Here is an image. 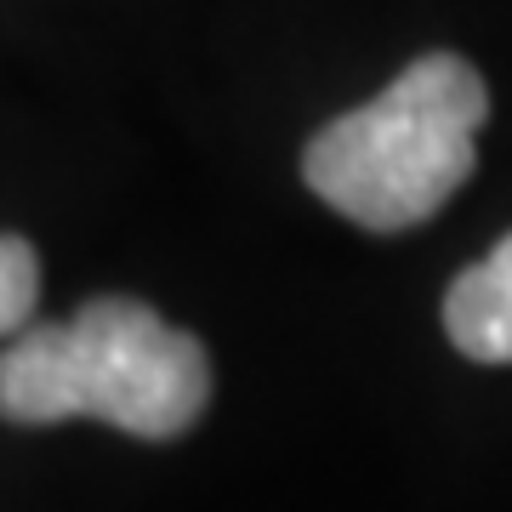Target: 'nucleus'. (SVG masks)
I'll return each mask as SVG.
<instances>
[{
    "instance_id": "f03ea898",
    "label": "nucleus",
    "mask_w": 512,
    "mask_h": 512,
    "mask_svg": "<svg viewBox=\"0 0 512 512\" xmlns=\"http://www.w3.org/2000/svg\"><path fill=\"white\" fill-rule=\"evenodd\" d=\"M484 114V74L456 52H427L302 148V183L370 234H404L473 177Z\"/></svg>"
},
{
    "instance_id": "7ed1b4c3",
    "label": "nucleus",
    "mask_w": 512,
    "mask_h": 512,
    "mask_svg": "<svg viewBox=\"0 0 512 512\" xmlns=\"http://www.w3.org/2000/svg\"><path fill=\"white\" fill-rule=\"evenodd\" d=\"M444 330L473 365H512V234L456 274L444 296Z\"/></svg>"
},
{
    "instance_id": "20e7f679",
    "label": "nucleus",
    "mask_w": 512,
    "mask_h": 512,
    "mask_svg": "<svg viewBox=\"0 0 512 512\" xmlns=\"http://www.w3.org/2000/svg\"><path fill=\"white\" fill-rule=\"evenodd\" d=\"M40 302V256L29 239L0 234V336H23Z\"/></svg>"
},
{
    "instance_id": "f257e3e1",
    "label": "nucleus",
    "mask_w": 512,
    "mask_h": 512,
    "mask_svg": "<svg viewBox=\"0 0 512 512\" xmlns=\"http://www.w3.org/2000/svg\"><path fill=\"white\" fill-rule=\"evenodd\" d=\"M211 359L137 296H92L63 325L0 348V421L52 427L92 416L131 439H177L205 416Z\"/></svg>"
}]
</instances>
